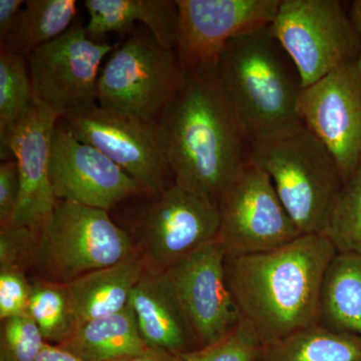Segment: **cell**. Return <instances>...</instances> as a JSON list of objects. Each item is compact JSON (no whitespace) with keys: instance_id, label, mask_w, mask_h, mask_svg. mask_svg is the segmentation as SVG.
<instances>
[{"instance_id":"277c9868","label":"cell","mask_w":361,"mask_h":361,"mask_svg":"<svg viewBox=\"0 0 361 361\" xmlns=\"http://www.w3.org/2000/svg\"><path fill=\"white\" fill-rule=\"evenodd\" d=\"M250 160L272 180L301 234L326 235L343 185L338 164L307 128L252 142Z\"/></svg>"},{"instance_id":"e575fe53","label":"cell","mask_w":361,"mask_h":361,"mask_svg":"<svg viewBox=\"0 0 361 361\" xmlns=\"http://www.w3.org/2000/svg\"><path fill=\"white\" fill-rule=\"evenodd\" d=\"M348 14L349 20L361 42V0H355L351 2Z\"/></svg>"},{"instance_id":"5b68a950","label":"cell","mask_w":361,"mask_h":361,"mask_svg":"<svg viewBox=\"0 0 361 361\" xmlns=\"http://www.w3.org/2000/svg\"><path fill=\"white\" fill-rule=\"evenodd\" d=\"M137 254L134 238L108 211L58 200L37 233L30 270L39 279L68 284Z\"/></svg>"},{"instance_id":"52a82bcc","label":"cell","mask_w":361,"mask_h":361,"mask_svg":"<svg viewBox=\"0 0 361 361\" xmlns=\"http://www.w3.org/2000/svg\"><path fill=\"white\" fill-rule=\"evenodd\" d=\"M270 26L303 87L361 56V42L338 0H281Z\"/></svg>"},{"instance_id":"603a6c76","label":"cell","mask_w":361,"mask_h":361,"mask_svg":"<svg viewBox=\"0 0 361 361\" xmlns=\"http://www.w3.org/2000/svg\"><path fill=\"white\" fill-rule=\"evenodd\" d=\"M259 361H361V337L315 324L264 345Z\"/></svg>"},{"instance_id":"484cf974","label":"cell","mask_w":361,"mask_h":361,"mask_svg":"<svg viewBox=\"0 0 361 361\" xmlns=\"http://www.w3.org/2000/svg\"><path fill=\"white\" fill-rule=\"evenodd\" d=\"M326 236L337 253L361 254V161L344 180Z\"/></svg>"},{"instance_id":"9a60e30c","label":"cell","mask_w":361,"mask_h":361,"mask_svg":"<svg viewBox=\"0 0 361 361\" xmlns=\"http://www.w3.org/2000/svg\"><path fill=\"white\" fill-rule=\"evenodd\" d=\"M49 176L56 200L108 212L144 194L122 168L94 147L80 141L61 120L52 135Z\"/></svg>"},{"instance_id":"ac0fdd59","label":"cell","mask_w":361,"mask_h":361,"mask_svg":"<svg viewBox=\"0 0 361 361\" xmlns=\"http://www.w3.org/2000/svg\"><path fill=\"white\" fill-rule=\"evenodd\" d=\"M87 37L101 42L108 33H127L140 21L161 47L176 51L179 8L172 0H85Z\"/></svg>"},{"instance_id":"836d02e7","label":"cell","mask_w":361,"mask_h":361,"mask_svg":"<svg viewBox=\"0 0 361 361\" xmlns=\"http://www.w3.org/2000/svg\"><path fill=\"white\" fill-rule=\"evenodd\" d=\"M123 361H183L180 355L159 349L148 348L140 355L132 356Z\"/></svg>"},{"instance_id":"44dd1931","label":"cell","mask_w":361,"mask_h":361,"mask_svg":"<svg viewBox=\"0 0 361 361\" xmlns=\"http://www.w3.org/2000/svg\"><path fill=\"white\" fill-rule=\"evenodd\" d=\"M318 324L361 337V254L336 253L325 272Z\"/></svg>"},{"instance_id":"5bb4252c","label":"cell","mask_w":361,"mask_h":361,"mask_svg":"<svg viewBox=\"0 0 361 361\" xmlns=\"http://www.w3.org/2000/svg\"><path fill=\"white\" fill-rule=\"evenodd\" d=\"M177 52L187 71L213 70L226 45L272 25L281 0H176Z\"/></svg>"},{"instance_id":"30bf717a","label":"cell","mask_w":361,"mask_h":361,"mask_svg":"<svg viewBox=\"0 0 361 361\" xmlns=\"http://www.w3.org/2000/svg\"><path fill=\"white\" fill-rule=\"evenodd\" d=\"M140 214L135 246L149 272L161 273L218 240L215 202L173 183Z\"/></svg>"},{"instance_id":"7402d4cb","label":"cell","mask_w":361,"mask_h":361,"mask_svg":"<svg viewBox=\"0 0 361 361\" xmlns=\"http://www.w3.org/2000/svg\"><path fill=\"white\" fill-rule=\"evenodd\" d=\"M77 13L75 0H27L0 45L27 59L35 49L70 30Z\"/></svg>"},{"instance_id":"7a4b0ae2","label":"cell","mask_w":361,"mask_h":361,"mask_svg":"<svg viewBox=\"0 0 361 361\" xmlns=\"http://www.w3.org/2000/svg\"><path fill=\"white\" fill-rule=\"evenodd\" d=\"M174 183L218 201L250 144L225 103L213 70L187 71L160 122Z\"/></svg>"},{"instance_id":"ffe728a7","label":"cell","mask_w":361,"mask_h":361,"mask_svg":"<svg viewBox=\"0 0 361 361\" xmlns=\"http://www.w3.org/2000/svg\"><path fill=\"white\" fill-rule=\"evenodd\" d=\"M59 345L85 361H123L149 348L130 305L115 314L78 325Z\"/></svg>"},{"instance_id":"4fadbf2b","label":"cell","mask_w":361,"mask_h":361,"mask_svg":"<svg viewBox=\"0 0 361 361\" xmlns=\"http://www.w3.org/2000/svg\"><path fill=\"white\" fill-rule=\"evenodd\" d=\"M297 109L345 180L361 161V56L303 87Z\"/></svg>"},{"instance_id":"cb8c5ba5","label":"cell","mask_w":361,"mask_h":361,"mask_svg":"<svg viewBox=\"0 0 361 361\" xmlns=\"http://www.w3.org/2000/svg\"><path fill=\"white\" fill-rule=\"evenodd\" d=\"M26 59L0 45V158L13 159L14 132L35 104Z\"/></svg>"},{"instance_id":"9c48e42d","label":"cell","mask_w":361,"mask_h":361,"mask_svg":"<svg viewBox=\"0 0 361 361\" xmlns=\"http://www.w3.org/2000/svg\"><path fill=\"white\" fill-rule=\"evenodd\" d=\"M218 241L228 255L279 248L300 236L264 171L247 161L218 201Z\"/></svg>"},{"instance_id":"3957f363","label":"cell","mask_w":361,"mask_h":361,"mask_svg":"<svg viewBox=\"0 0 361 361\" xmlns=\"http://www.w3.org/2000/svg\"><path fill=\"white\" fill-rule=\"evenodd\" d=\"M215 78L249 144L304 127L297 109L302 80L270 25L226 45Z\"/></svg>"},{"instance_id":"1f68e13d","label":"cell","mask_w":361,"mask_h":361,"mask_svg":"<svg viewBox=\"0 0 361 361\" xmlns=\"http://www.w3.org/2000/svg\"><path fill=\"white\" fill-rule=\"evenodd\" d=\"M25 4L23 0H0V42L13 27Z\"/></svg>"},{"instance_id":"d6986e66","label":"cell","mask_w":361,"mask_h":361,"mask_svg":"<svg viewBox=\"0 0 361 361\" xmlns=\"http://www.w3.org/2000/svg\"><path fill=\"white\" fill-rule=\"evenodd\" d=\"M145 271L146 265L137 254L118 264L92 271L68 283L78 325L125 310L129 305L133 289Z\"/></svg>"},{"instance_id":"83f0119b","label":"cell","mask_w":361,"mask_h":361,"mask_svg":"<svg viewBox=\"0 0 361 361\" xmlns=\"http://www.w3.org/2000/svg\"><path fill=\"white\" fill-rule=\"evenodd\" d=\"M47 343L30 315L2 320L0 361H37Z\"/></svg>"},{"instance_id":"f546056e","label":"cell","mask_w":361,"mask_h":361,"mask_svg":"<svg viewBox=\"0 0 361 361\" xmlns=\"http://www.w3.org/2000/svg\"><path fill=\"white\" fill-rule=\"evenodd\" d=\"M26 271L0 268V319L27 314L32 282Z\"/></svg>"},{"instance_id":"d6a6232c","label":"cell","mask_w":361,"mask_h":361,"mask_svg":"<svg viewBox=\"0 0 361 361\" xmlns=\"http://www.w3.org/2000/svg\"><path fill=\"white\" fill-rule=\"evenodd\" d=\"M37 361H85L58 344L47 343Z\"/></svg>"},{"instance_id":"4316f807","label":"cell","mask_w":361,"mask_h":361,"mask_svg":"<svg viewBox=\"0 0 361 361\" xmlns=\"http://www.w3.org/2000/svg\"><path fill=\"white\" fill-rule=\"evenodd\" d=\"M263 348L257 332L243 319L222 338L180 356L183 361H259Z\"/></svg>"},{"instance_id":"8fae6325","label":"cell","mask_w":361,"mask_h":361,"mask_svg":"<svg viewBox=\"0 0 361 361\" xmlns=\"http://www.w3.org/2000/svg\"><path fill=\"white\" fill-rule=\"evenodd\" d=\"M61 121L80 141L122 168L147 196H159L173 184L168 182L173 175L160 123L99 106Z\"/></svg>"},{"instance_id":"7c38bea8","label":"cell","mask_w":361,"mask_h":361,"mask_svg":"<svg viewBox=\"0 0 361 361\" xmlns=\"http://www.w3.org/2000/svg\"><path fill=\"white\" fill-rule=\"evenodd\" d=\"M226 255L224 247L216 240L161 272L196 348L222 338L243 320L228 287Z\"/></svg>"},{"instance_id":"f1b7e54d","label":"cell","mask_w":361,"mask_h":361,"mask_svg":"<svg viewBox=\"0 0 361 361\" xmlns=\"http://www.w3.org/2000/svg\"><path fill=\"white\" fill-rule=\"evenodd\" d=\"M37 233L23 226L0 227V268L30 270Z\"/></svg>"},{"instance_id":"ba28073f","label":"cell","mask_w":361,"mask_h":361,"mask_svg":"<svg viewBox=\"0 0 361 361\" xmlns=\"http://www.w3.org/2000/svg\"><path fill=\"white\" fill-rule=\"evenodd\" d=\"M116 47L94 42L85 26L73 23L26 59L35 99L49 106L59 120L99 106V68Z\"/></svg>"},{"instance_id":"8992f818","label":"cell","mask_w":361,"mask_h":361,"mask_svg":"<svg viewBox=\"0 0 361 361\" xmlns=\"http://www.w3.org/2000/svg\"><path fill=\"white\" fill-rule=\"evenodd\" d=\"M184 78L176 51L161 47L152 35L135 33L109 56L97 82V104L160 123Z\"/></svg>"},{"instance_id":"d4e9b609","label":"cell","mask_w":361,"mask_h":361,"mask_svg":"<svg viewBox=\"0 0 361 361\" xmlns=\"http://www.w3.org/2000/svg\"><path fill=\"white\" fill-rule=\"evenodd\" d=\"M27 314L39 327L45 341L63 343L77 329L70 286L51 280H33Z\"/></svg>"},{"instance_id":"6da1fadb","label":"cell","mask_w":361,"mask_h":361,"mask_svg":"<svg viewBox=\"0 0 361 361\" xmlns=\"http://www.w3.org/2000/svg\"><path fill=\"white\" fill-rule=\"evenodd\" d=\"M336 253L326 235L302 234L273 250L226 255L230 292L264 345L318 324L323 279Z\"/></svg>"},{"instance_id":"e0dca14e","label":"cell","mask_w":361,"mask_h":361,"mask_svg":"<svg viewBox=\"0 0 361 361\" xmlns=\"http://www.w3.org/2000/svg\"><path fill=\"white\" fill-rule=\"evenodd\" d=\"M129 305L149 348L176 355L196 348L184 315L161 273L145 271L133 289Z\"/></svg>"},{"instance_id":"4dcf8cb0","label":"cell","mask_w":361,"mask_h":361,"mask_svg":"<svg viewBox=\"0 0 361 361\" xmlns=\"http://www.w3.org/2000/svg\"><path fill=\"white\" fill-rule=\"evenodd\" d=\"M20 175L16 161H2L0 164V227L13 224L20 198Z\"/></svg>"},{"instance_id":"2e32d148","label":"cell","mask_w":361,"mask_h":361,"mask_svg":"<svg viewBox=\"0 0 361 361\" xmlns=\"http://www.w3.org/2000/svg\"><path fill=\"white\" fill-rule=\"evenodd\" d=\"M59 116L45 104H35L16 128L11 152L20 175V198L13 225L39 233L56 206L49 176L51 140Z\"/></svg>"}]
</instances>
